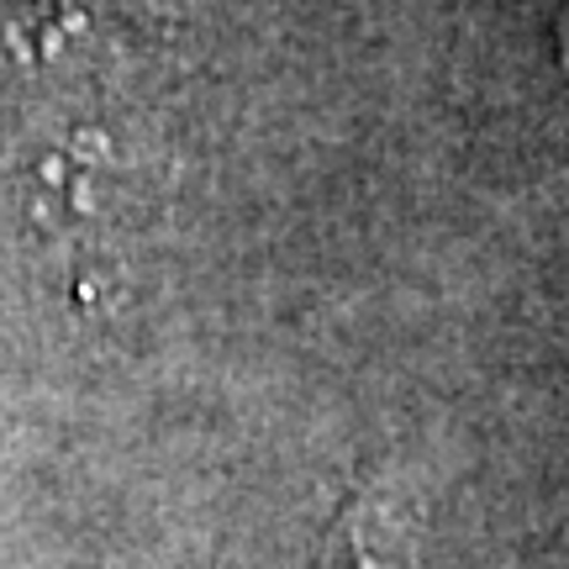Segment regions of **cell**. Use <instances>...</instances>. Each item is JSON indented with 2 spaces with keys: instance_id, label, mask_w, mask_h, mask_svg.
<instances>
[{
  "instance_id": "6da1fadb",
  "label": "cell",
  "mask_w": 569,
  "mask_h": 569,
  "mask_svg": "<svg viewBox=\"0 0 569 569\" xmlns=\"http://www.w3.org/2000/svg\"><path fill=\"white\" fill-rule=\"evenodd\" d=\"M322 569H417V553H411L407 528L390 522V511L375 496H365L338 517Z\"/></svg>"
}]
</instances>
